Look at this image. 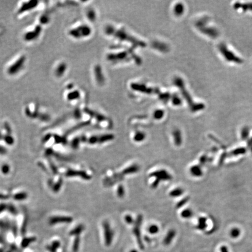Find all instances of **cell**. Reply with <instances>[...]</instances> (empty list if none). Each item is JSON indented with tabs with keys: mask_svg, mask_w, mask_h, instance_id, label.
Segmentation results:
<instances>
[{
	"mask_svg": "<svg viewBox=\"0 0 252 252\" xmlns=\"http://www.w3.org/2000/svg\"><path fill=\"white\" fill-rule=\"evenodd\" d=\"M219 50L221 54L223 55L224 57L230 62H233L235 63H242V60L241 59H240L239 57H237L233 53H232L231 50H228L227 46L222 43L219 46Z\"/></svg>",
	"mask_w": 252,
	"mask_h": 252,
	"instance_id": "1",
	"label": "cell"
},
{
	"mask_svg": "<svg viewBox=\"0 0 252 252\" xmlns=\"http://www.w3.org/2000/svg\"><path fill=\"white\" fill-rule=\"evenodd\" d=\"M143 220V217L142 215H138L137 217V219L134 223V226L133 228V233L137 239V241L138 244L140 247V249H144V244L143 243V241L141 239V226L142 225Z\"/></svg>",
	"mask_w": 252,
	"mask_h": 252,
	"instance_id": "2",
	"label": "cell"
},
{
	"mask_svg": "<svg viewBox=\"0 0 252 252\" xmlns=\"http://www.w3.org/2000/svg\"><path fill=\"white\" fill-rule=\"evenodd\" d=\"M102 226L103 228V232H104L105 243L106 246H109L113 242V236H114L113 231L111 228L110 225L108 221H105L102 224Z\"/></svg>",
	"mask_w": 252,
	"mask_h": 252,
	"instance_id": "3",
	"label": "cell"
},
{
	"mask_svg": "<svg viewBox=\"0 0 252 252\" xmlns=\"http://www.w3.org/2000/svg\"><path fill=\"white\" fill-rule=\"evenodd\" d=\"M149 176L151 178H155V179L159 182L171 180L172 179V175L165 169H160L153 172L150 174Z\"/></svg>",
	"mask_w": 252,
	"mask_h": 252,
	"instance_id": "4",
	"label": "cell"
},
{
	"mask_svg": "<svg viewBox=\"0 0 252 252\" xmlns=\"http://www.w3.org/2000/svg\"><path fill=\"white\" fill-rule=\"evenodd\" d=\"M65 175L66 177L70 178V177H75L78 176L82 178L83 180H89L91 179V176L88 175L86 172L83 171H77V170H74V169H68L67 172L65 174Z\"/></svg>",
	"mask_w": 252,
	"mask_h": 252,
	"instance_id": "5",
	"label": "cell"
},
{
	"mask_svg": "<svg viewBox=\"0 0 252 252\" xmlns=\"http://www.w3.org/2000/svg\"><path fill=\"white\" fill-rule=\"evenodd\" d=\"M73 221L71 217L68 216H54L52 217L49 220V224L54 225L59 223H70Z\"/></svg>",
	"mask_w": 252,
	"mask_h": 252,
	"instance_id": "6",
	"label": "cell"
},
{
	"mask_svg": "<svg viewBox=\"0 0 252 252\" xmlns=\"http://www.w3.org/2000/svg\"><path fill=\"white\" fill-rule=\"evenodd\" d=\"M190 174L195 178H200L203 175L202 167L200 165H194L190 167L189 169Z\"/></svg>",
	"mask_w": 252,
	"mask_h": 252,
	"instance_id": "7",
	"label": "cell"
},
{
	"mask_svg": "<svg viewBox=\"0 0 252 252\" xmlns=\"http://www.w3.org/2000/svg\"><path fill=\"white\" fill-rule=\"evenodd\" d=\"M176 231L174 229H171L167 232L164 240H163V244L166 246L169 245L172 240L174 239L175 236H176Z\"/></svg>",
	"mask_w": 252,
	"mask_h": 252,
	"instance_id": "8",
	"label": "cell"
},
{
	"mask_svg": "<svg viewBox=\"0 0 252 252\" xmlns=\"http://www.w3.org/2000/svg\"><path fill=\"white\" fill-rule=\"evenodd\" d=\"M172 134H173L174 143L175 145L177 147L181 146L183 143V137L180 131L178 129H176L173 132Z\"/></svg>",
	"mask_w": 252,
	"mask_h": 252,
	"instance_id": "9",
	"label": "cell"
},
{
	"mask_svg": "<svg viewBox=\"0 0 252 252\" xmlns=\"http://www.w3.org/2000/svg\"><path fill=\"white\" fill-rule=\"evenodd\" d=\"M208 227V224H207V218L205 217H200L198 218V222H197V224L196 227V229L201 231H203L204 230L206 229V228Z\"/></svg>",
	"mask_w": 252,
	"mask_h": 252,
	"instance_id": "10",
	"label": "cell"
},
{
	"mask_svg": "<svg viewBox=\"0 0 252 252\" xmlns=\"http://www.w3.org/2000/svg\"><path fill=\"white\" fill-rule=\"evenodd\" d=\"M140 170V167L138 165L134 164L132 166H130L129 167L125 168L124 169L121 173L123 175H131L134 174L137 172H138Z\"/></svg>",
	"mask_w": 252,
	"mask_h": 252,
	"instance_id": "11",
	"label": "cell"
},
{
	"mask_svg": "<svg viewBox=\"0 0 252 252\" xmlns=\"http://www.w3.org/2000/svg\"><path fill=\"white\" fill-rule=\"evenodd\" d=\"M247 152V149L245 147H239L231 151L228 155L229 156H238L242 155H244Z\"/></svg>",
	"mask_w": 252,
	"mask_h": 252,
	"instance_id": "12",
	"label": "cell"
},
{
	"mask_svg": "<svg viewBox=\"0 0 252 252\" xmlns=\"http://www.w3.org/2000/svg\"><path fill=\"white\" fill-rule=\"evenodd\" d=\"M200 30L204 33L211 37H216L218 36V31L213 28H200Z\"/></svg>",
	"mask_w": 252,
	"mask_h": 252,
	"instance_id": "13",
	"label": "cell"
},
{
	"mask_svg": "<svg viewBox=\"0 0 252 252\" xmlns=\"http://www.w3.org/2000/svg\"><path fill=\"white\" fill-rule=\"evenodd\" d=\"M84 229H85V227H84L83 225L82 224L78 225L75 228H74L70 231V235L79 236V235L84 231Z\"/></svg>",
	"mask_w": 252,
	"mask_h": 252,
	"instance_id": "14",
	"label": "cell"
},
{
	"mask_svg": "<svg viewBox=\"0 0 252 252\" xmlns=\"http://www.w3.org/2000/svg\"><path fill=\"white\" fill-rule=\"evenodd\" d=\"M250 129L248 127H244L240 132V137L243 141H247L249 139Z\"/></svg>",
	"mask_w": 252,
	"mask_h": 252,
	"instance_id": "15",
	"label": "cell"
},
{
	"mask_svg": "<svg viewBox=\"0 0 252 252\" xmlns=\"http://www.w3.org/2000/svg\"><path fill=\"white\" fill-rule=\"evenodd\" d=\"M114 139V136L113 134H105L101 136H98V143L102 144L106 142L112 141Z\"/></svg>",
	"mask_w": 252,
	"mask_h": 252,
	"instance_id": "16",
	"label": "cell"
},
{
	"mask_svg": "<svg viewBox=\"0 0 252 252\" xmlns=\"http://www.w3.org/2000/svg\"><path fill=\"white\" fill-rule=\"evenodd\" d=\"M194 215L193 211L190 208H186L183 209L180 213V216L184 219H189Z\"/></svg>",
	"mask_w": 252,
	"mask_h": 252,
	"instance_id": "17",
	"label": "cell"
},
{
	"mask_svg": "<svg viewBox=\"0 0 252 252\" xmlns=\"http://www.w3.org/2000/svg\"><path fill=\"white\" fill-rule=\"evenodd\" d=\"M184 193V190L180 187H177L174 190H172L169 193V196L171 197H179L181 196H182Z\"/></svg>",
	"mask_w": 252,
	"mask_h": 252,
	"instance_id": "18",
	"label": "cell"
},
{
	"mask_svg": "<svg viewBox=\"0 0 252 252\" xmlns=\"http://www.w3.org/2000/svg\"><path fill=\"white\" fill-rule=\"evenodd\" d=\"M240 235H241V231L238 227L232 228L229 232V235L232 239H237L240 236Z\"/></svg>",
	"mask_w": 252,
	"mask_h": 252,
	"instance_id": "19",
	"label": "cell"
},
{
	"mask_svg": "<svg viewBox=\"0 0 252 252\" xmlns=\"http://www.w3.org/2000/svg\"><path fill=\"white\" fill-rule=\"evenodd\" d=\"M60 242L57 240H55L52 242L50 246H47V249L50 252H56L57 250L60 246Z\"/></svg>",
	"mask_w": 252,
	"mask_h": 252,
	"instance_id": "20",
	"label": "cell"
},
{
	"mask_svg": "<svg viewBox=\"0 0 252 252\" xmlns=\"http://www.w3.org/2000/svg\"><path fill=\"white\" fill-rule=\"evenodd\" d=\"M36 240V238H25L22 240L21 246L23 248H26V247L29 246L30 243L34 242Z\"/></svg>",
	"mask_w": 252,
	"mask_h": 252,
	"instance_id": "21",
	"label": "cell"
},
{
	"mask_svg": "<svg viewBox=\"0 0 252 252\" xmlns=\"http://www.w3.org/2000/svg\"><path fill=\"white\" fill-rule=\"evenodd\" d=\"M235 8H242V9H243L242 10L252 11V3H247V4H243L237 3V4H235Z\"/></svg>",
	"mask_w": 252,
	"mask_h": 252,
	"instance_id": "22",
	"label": "cell"
},
{
	"mask_svg": "<svg viewBox=\"0 0 252 252\" xmlns=\"http://www.w3.org/2000/svg\"><path fill=\"white\" fill-rule=\"evenodd\" d=\"M28 197V194L25 192H21L15 194L13 196V198L17 201H22L26 199Z\"/></svg>",
	"mask_w": 252,
	"mask_h": 252,
	"instance_id": "23",
	"label": "cell"
},
{
	"mask_svg": "<svg viewBox=\"0 0 252 252\" xmlns=\"http://www.w3.org/2000/svg\"><path fill=\"white\" fill-rule=\"evenodd\" d=\"M80 237L79 236H76L73 243L72 245V251L73 252H78L79 250V247L80 246Z\"/></svg>",
	"mask_w": 252,
	"mask_h": 252,
	"instance_id": "24",
	"label": "cell"
},
{
	"mask_svg": "<svg viewBox=\"0 0 252 252\" xmlns=\"http://www.w3.org/2000/svg\"><path fill=\"white\" fill-rule=\"evenodd\" d=\"M145 138V134L143 132H137L134 137V140L136 142H141Z\"/></svg>",
	"mask_w": 252,
	"mask_h": 252,
	"instance_id": "25",
	"label": "cell"
},
{
	"mask_svg": "<svg viewBox=\"0 0 252 252\" xmlns=\"http://www.w3.org/2000/svg\"><path fill=\"white\" fill-rule=\"evenodd\" d=\"M28 221H29V217L27 214H25L24 216V218H23V224H22V226L21 228V232L22 235H25L26 231V228H27V226L28 224Z\"/></svg>",
	"mask_w": 252,
	"mask_h": 252,
	"instance_id": "26",
	"label": "cell"
},
{
	"mask_svg": "<svg viewBox=\"0 0 252 252\" xmlns=\"http://www.w3.org/2000/svg\"><path fill=\"white\" fill-rule=\"evenodd\" d=\"M63 179L60 178L58 180V182L56 184H54L53 185L52 189H53V191L54 193H58L60 190V189L61 188V186L63 185Z\"/></svg>",
	"mask_w": 252,
	"mask_h": 252,
	"instance_id": "27",
	"label": "cell"
},
{
	"mask_svg": "<svg viewBox=\"0 0 252 252\" xmlns=\"http://www.w3.org/2000/svg\"><path fill=\"white\" fill-rule=\"evenodd\" d=\"M7 209L10 212L11 214H12L14 216H17L18 214V211L16 207L14 206V204L10 203L7 204Z\"/></svg>",
	"mask_w": 252,
	"mask_h": 252,
	"instance_id": "28",
	"label": "cell"
},
{
	"mask_svg": "<svg viewBox=\"0 0 252 252\" xmlns=\"http://www.w3.org/2000/svg\"><path fill=\"white\" fill-rule=\"evenodd\" d=\"M54 138L55 140V143L57 144H66L67 141L65 137H62L60 136H59L58 135H54Z\"/></svg>",
	"mask_w": 252,
	"mask_h": 252,
	"instance_id": "29",
	"label": "cell"
},
{
	"mask_svg": "<svg viewBox=\"0 0 252 252\" xmlns=\"http://www.w3.org/2000/svg\"><path fill=\"white\" fill-rule=\"evenodd\" d=\"M10 228V224L8 221L0 220V229L4 231H7Z\"/></svg>",
	"mask_w": 252,
	"mask_h": 252,
	"instance_id": "30",
	"label": "cell"
},
{
	"mask_svg": "<svg viewBox=\"0 0 252 252\" xmlns=\"http://www.w3.org/2000/svg\"><path fill=\"white\" fill-rule=\"evenodd\" d=\"M159 227L156 225H152L148 229V232L152 235L157 233L159 232Z\"/></svg>",
	"mask_w": 252,
	"mask_h": 252,
	"instance_id": "31",
	"label": "cell"
},
{
	"mask_svg": "<svg viewBox=\"0 0 252 252\" xmlns=\"http://www.w3.org/2000/svg\"><path fill=\"white\" fill-rule=\"evenodd\" d=\"M190 197H186L183 198V199H182L180 201H179L177 204H176V208H180L181 207H182L183 206H184L186 204H187L188 202V201H189Z\"/></svg>",
	"mask_w": 252,
	"mask_h": 252,
	"instance_id": "32",
	"label": "cell"
},
{
	"mask_svg": "<svg viewBox=\"0 0 252 252\" xmlns=\"http://www.w3.org/2000/svg\"><path fill=\"white\" fill-rule=\"evenodd\" d=\"M117 196L120 198H123L125 195V190L123 185H119L117 190Z\"/></svg>",
	"mask_w": 252,
	"mask_h": 252,
	"instance_id": "33",
	"label": "cell"
},
{
	"mask_svg": "<svg viewBox=\"0 0 252 252\" xmlns=\"http://www.w3.org/2000/svg\"><path fill=\"white\" fill-rule=\"evenodd\" d=\"M3 139L4 141L8 145H12L14 143V138L11 136V135H6L3 137Z\"/></svg>",
	"mask_w": 252,
	"mask_h": 252,
	"instance_id": "34",
	"label": "cell"
},
{
	"mask_svg": "<svg viewBox=\"0 0 252 252\" xmlns=\"http://www.w3.org/2000/svg\"><path fill=\"white\" fill-rule=\"evenodd\" d=\"M209 160V158L208 157L207 155H202L200 157L199 159V162L200 165L202 166L204 165H205Z\"/></svg>",
	"mask_w": 252,
	"mask_h": 252,
	"instance_id": "35",
	"label": "cell"
},
{
	"mask_svg": "<svg viewBox=\"0 0 252 252\" xmlns=\"http://www.w3.org/2000/svg\"><path fill=\"white\" fill-rule=\"evenodd\" d=\"M80 142H81L80 138H78V137L75 138L74 139H73V140L71 142V147L74 149H77L79 146Z\"/></svg>",
	"mask_w": 252,
	"mask_h": 252,
	"instance_id": "36",
	"label": "cell"
},
{
	"mask_svg": "<svg viewBox=\"0 0 252 252\" xmlns=\"http://www.w3.org/2000/svg\"><path fill=\"white\" fill-rule=\"evenodd\" d=\"M10 171V167L7 164H4L1 167V172L4 175H7Z\"/></svg>",
	"mask_w": 252,
	"mask_h": 252,
	"instance_id": "37",
	"label": "cell"
},
{
	"mask_svg": "<svg viewBox=\"0 0 252 252\" xmlns=\"http://www.w3.org/2000/svg\"><path fill=\"white\" fill-rule=\"evenodd\" d=\"M49 164H50V166L52 172H53V174L54 175H57L58 174V169H57V167L56 166V165L53 163V162L50 159H49Z\"/></svg>",
	"mask_w": 252,
	"mask_h": 252,
	"instance_id": "38",
	"label": "cell"
},
{
	"mask_svg": "<svg viewBox=\"0 0 252 252\" xmlns=\"http://www.w3.org/2000/svg\"><path fill=\"white\" fill-rule=\"evenodd\" d=\"M90 144H95L98 143V136H92L88 140Z\"/></svg>",
	"mask_w": 252,
	"mask_h": 252,
	"instance_id": "39",
	"label": "cell"
},
{
	"mask_svg": "<svg viewBox=\"0 0 252 252\" xmlns=\"http://www.w3.org/2000/svg\"><path fill=\"white\" fill-rule=\"evenodd\" d=\"M124 220H125V222H127L129 225L133 224L134 223V220H133V217L130 215H126L124 217Z\"/></svg>",
	"mask_w": 252,
	"mask_h": 252,
	"instance_id": "40",
	"label": "cell"
},
{
	"mask_svg": "<svg viewBox=\"0 0 252 252\" xmlns=\"http://www.w3.org/2000/svg\"><path fill=\"white\" fill-rule=\"evenodd\" d=\"M179 6H178L176 7V10H175V11L176 12V14H180L182 12H183V6H182L181 4H179Z\"/></svg>",
	"mask_w": 252,
	"mask_h": 252,
	"instance_id": "41",
	"label": "cell"
},
{
	"mask_svg": "<svg viewBox=\"0 0 252 252\" xmlns=\"http://www.w3.org/2000/svg\"><path fill=\"white\" fill-rule=\"evenodd\" d=\"M7 204L5 203L0 204V214L4 211L6 209H7Z\"/></svg>",
	"mask_w": 252,
	"mask_h": 252,
	"instance_id": "42",
	"label": "cell"
},
{
	"mask_svg": "<svg viewBox=\"0 0 252 252\" xmlns=\"http://www.w3.org/2000/svg\"><path fill=\"white\" fill-rule=\"evenodd\" d=\"M11 228H12V232L14 233V235L15 236H16L17 234V227L16 224L13 222L12 224V227Z\"/></svg>",
	"mask_w": 252,
	"mask_h": 252,
	"instance_id": "43",
	"label": "cell"
},
{
	"mask_svg": "<svg viewBox=\"0 0 252 252\" xmlns=\"http://www.w3.org/2000/svg\"><path fill=\"white\" fill-rule=\"evenodd\" d=\"M37 165L41 168V169L43 170V171H45V172H48V169H47V168L46 167V166L44 165V164L43 163H41V162H39L38 163V164H37Z\"/></svg>",
	"mask_w": 252,
	"mask_h": 252,
	"instance_id": "44",
	"label": "cell"
},
{
	"mask_svg": "<svg viewBox=\"0 0 252 252\" xmlns=\"http://www.w3.org/2000/svg\"><path fill=\"white\" fill-rule=\"evenodd\" d=\"M7 152V150L3 146H0V155H5Z\"/></svg>",
	"mask_w": 252,
	"mask_h": 252,
	"instance_id": "45",
	"label": "cell"
},
{
	"mask_svg": "<svg viewBox=\"0 0 252 252\" xmlns=\"http://www.w3.org/2000/svg\"><path fill=\"white\" fill-rule=\"evenodd\" d=\"M227 155H228V154H227V153H224V154H223L221 155V159H220V161H219V163H220V164H222V163L224 162V160H225V158H226V157L227 156Z\"/></svg>",
	"mask_w": 252,
	"mask_h": 252,
	"instance_id": "46",
	"label": "cell"
},
{
	"mask_svg": "<svg viewBox=\"0 0 252 252\" xmlns=\"http://www.w3.org/2000/svg\"><path fill=\"white\" fill-rule=\"evenodd\" d=\"M4 127L6 129V130H7L8 134L10 135V134L11 133V127L9 126V125L7 123H5L4 124Z\"/></svg>",
	"mask_w": 252,
	"mask_h": 252,
	"instance_id": "47",
	"label": "cell"
},
{
	"mask_svg": "<svg viewBox=\"0 0 252 252\" xmlns=\"http://www.w3.org/2000/svg\"><path fill=\"white\" fill-rule=\"evenodd\" d=\"M54 151L52 149H51V148H49V149H48L46 151V152H45V154H46V155H47V156H49V155H53V154H54Z\"/></svg>",
	"mask_w": 252,
	"mask_h": 252,
	"instance_id": "48",
	"label": "cell"
},
{
	"mask_svg": "<svg viewBox=\"0 0 252 252\" xmlns=\"http://www.w3.org/2000/svg\"><path fill=\"white\" fill-rule=\"evenodd\" d=\"M10 197V195H5L0 193V199L1 200H7Z\"/></svg>",
	"mask_w": 252,
	"mask_h": 252,
	"instance_id": "49",
	"label": "cell"
},
{
	"mask_svg": "<svg viewBox=\"0 0 252 252\" xmlns=\"http://www.w3.org/2000/svg\"><path fill=\"white\" fill-rule=\"evenodd\" d=\"M52 137V135L51 134H48V135H46L44 138H43V143H46V142H47L48 141H49V140H50V138Z\"/></svg>",
	"mask_w": 252,
	"mask_h": 252,
	"instance_id": "50",
	"label": "cell"
},
{
	"mask_svg": "<svg viewBox=\"0 0 252 252\" xmlns=\"http://www.w3.org/2000/svg\"><path fill=\"white\" fill-rule=\"evenodd\" d=\"M221 252H229L228 249L226 246H222L220 248Z\"/></svg>",
	"mask_w": 252,
	"mask_h": 252,
	"instance_id": "51",
	"label": "cell"
},
{
	"mask_svg": "<svg viewBox=\"0 0 252 252\" xmlns=\"http://www.w3.org/2000/svg\"><path fill=\"white\" fill-rule=\"evenodd\" d=\"M247 146L250 148L252 146V137L251 138H249V139L247 140Z\"/></svg>",
	"mask_w": 252,
	"mask_h": 252,
	"instance_id": "52",
	"label": "cell"
},
{
	"mask_svg": "<svg viewBox=\"0 0 252 252\" xmlns=\"http://www.w3.org/2000/svg\"><path fill=\"white\" fill-rule=\"evenodd\" d=\"M130 252H138V251L137 250H136V249H133Z\"/></svg>",
	"mask_w": 252,
	"mask_h": 252,
	"instance_id": "53",
	"label": "cell"
},
{
	"mask_svg": "<svg viewBox=\"0 0 252 252\" xmlns=\"http://www.w3.org/2000/svg\"><path fill=\"white\" fill-rule=\"evenodd\" d=\"M3 135L1 134V132H0V140H1V139H3Z\"/></svg>",
	"mask_w": 252,
	"mask_h": 252,
	"instance_id": "54",
	"label": "cell"
},
{
	"mask_svg": "<svg viewBox=\"0 0 252 252\" xmlns=\"http://www.w3.org/2000/svg\"><path fill=\"white\" fill-rule=\"evenodd\" d=\"M250 151H251V152H252V146H251V147H250Z\"/></svg>",
	"mask_w": 252,
	"mask_h": 252,
	"instance_id": "55",
	"label": "cell"
}]
</instances>
